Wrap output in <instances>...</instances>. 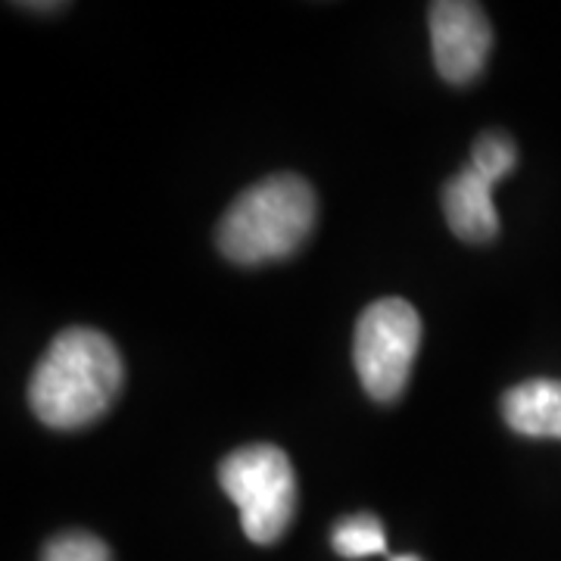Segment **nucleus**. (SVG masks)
<instances>
[{
  "instance_id": "9",
  "label": "nucleus",
  "mask_w": 561,
  "mask_h": 561,
  "mask_svg": "<svg viewBox=\"0 0 561 561\" xmlns=\"http://www.w3.org/2000/svg\"><path fill=\"white\" fill-rule=\"evenodd\" d=\"M518 162V150L512 138H505L500 131H486L478 138L474 150H471V169H478L483 179L500 184Z\"/></svg>"
},
{
  "instance_id": "5",
  "label": "nucleus",
  "mask_w": 561,
  "mask_h": 561,
  "mask_svg": "<svg viewBox=\"0 0 561 561\" xmlns=\"http://www.w3.org/2000/svg\"><path fill=\"white\" fill-rule=\"evenodd\" d=\"M431 47L437 72L449 84L474 81L493 47V28L486 13L468 0L431 3Z\"/></svg>"
},
{
  "instance_id": "4",
  "label": "nucleus",
  "mask_w": 561,
  "mask_h": 561,
  "mask_svg": "<svg viewBox=\"0 0 561 561\" xmlns=\"http://www.w3.org/2000/svg\"><path fill=\"white\" fill-rule=\"evenodd\" d=\"M421 346V319L400 297L371 302L356 321L353 362L362 387L378 402H393L405 390Z\"/></svg>"
},
{
  "instance_id": "6",
  "label": "nucleus",
  "mask_w": 561,
  "mask_h": 561,
  "mask_svg": "<svg viewBox=\"0 0 561 561\" xmlns=\"http://www.w3.org/2000/svg\"><path fill=\"white\" fill-rule=\"evenodd\" d=\"M493 181H486L478 169H461L459 175L446 181L443 187V213L461 241L486 243L500 231V216L493 206Z\"/></svg>"
},
{
  "instance_id": "11",
  "label": "nucleus",
  "mask_w": 561,
  "mask_h": 561,
  "mask_svg": "<svg viewBox=\"0 0 561 561\" xmlns=\"http://www.w3.org/2000/svg\"><path fill=\"white\" fill-rule=\"evenodd\" d=\"M390 561H421V559H419V556H393Z\"/></svg>"
},
{
  "instance_id": "2",
  "label": "nucleus",
  "mask_w": 561,
  "mask_h": 561,
  "mask_svg": "<svg viewBox=\"0 0 561 561\" xmlns=\"http://www.w3.org/2000/svg\"><path fill=\"white\" fill-rule=\"evenodd\" d=\"M316 228V194L300 175L280 172L247 187L221 216L216 241L238 265L294 256Z\"/></svg>"
},
{
  "instance_id": "1",
  "label": "nucleus",
  "mask_w": 561,
  "mask_h": 561,
  "mask_svg": "<svg viewBox=\"0 0 561 561\" xmlns=\"http://www.w3.org/2000/svg\"><path fill=\"white\" fill-rule=\"evenodd\" d=\"M125 368L116 343L94 328H66L41 356L28 402L54 431H76L98 421L116 402Z\"/></svg>"
},
{
  "instance_id": "10",
  "label": "nucleus",
  "mask_w": 561,
  "mask_h": 561,
  "mask_svg": "<svg viewBox=\"0 0 561 561\" xmlns=\"http://www.w3.org/2000/svg\"><path fill=\"white\" fill-rule=\"evenodd\" d=\"M41 561H113L110 546L94 534H60L44 546Z\"/></svg>"
},
{
  "instance_id": "7",
  "label": "nucleus",
  "mask_w": 561,
  "mask_h": 561,
  "mask_svg": "<svg viewBox=\"0 0 561 561\" xmlns=\"http://www.w3.org/2000/svg\"><path fill=\"white\" fill-rule=\"evenodd\" d=\"M502 419L522 437L561 440V381L537 378L502 397Z\"/></svg>"
},
{
  "instance_id": "3",
  "label": "nucleus",
  "mask_w": 561,
  "mask_h": 561,
  "mask_svg": "<svg viewBox=\"0 0 561 561\" xmlns=\"http://www.w3.org/2000/svg\"><path fill=\"white\" fill-rule=\"evenodd\" d=\"M219 483L238 505L250 540L268 546L284 537L297 512V474L284 449L272 443L234 449L221 459Z\"/></svg>"
},
{
  "instance_id": "8",
  "label": "nucleus",
  "mask_w": 561,
  "mask_h": 561,
  "mask_svg": "<svg viewBox=\"0 0 561 561\" xmlns=\"http://www.w3.org/2000/svg\"><path fill=\"white\" fill-rule=\"evenodd\" d=\"M331 546L343 559H368V556H383L387 552V534L378 515L371 512H359L343 518L334 534H331Z\"/></svg>"
}]
</instances>
